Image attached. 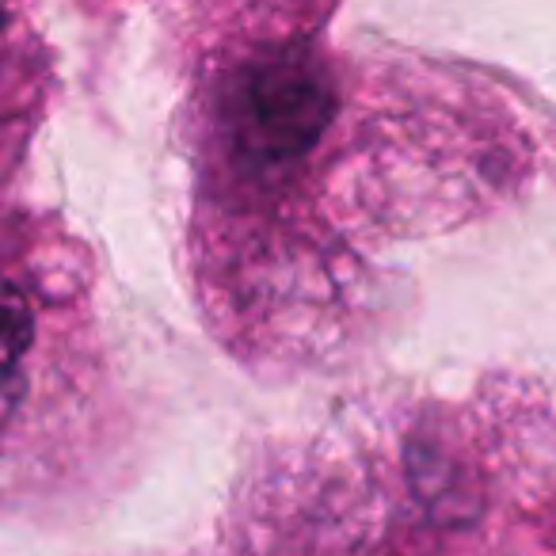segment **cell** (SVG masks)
Segmentation results:
<instances>
[{"label":"cell","mask_w":556,"mask_h":556,"mask_svg":"<svg viewBox=\"0 0 556 556\" xmlns=\"http://www.w3.org/2000/svg\"><path fill=\"white\" fill-rule=\"evenodd\" d=\"M35 343V313L24 290L0 275V431L12 424L27 393V355Z\"/></svg>","instance_id":"obj_1"}]
</instances>
